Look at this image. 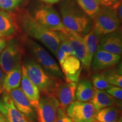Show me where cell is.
Masks as SVG:
<instances>
[{"label":"cell","mask_w":122,"mask_h":122,"mask_svg":"<svg viewBox=\"0 0 122 122\" xmlns=\"http://www.w3.org/2000/svg\"><path fill=\"white\" fill-rule=\"evenodd\" d=\"M41 1H43L44 2L47 3V4H53L58 3V2H59V1H61V0H41Z\"/></svg>","instance_id":"obj_35"},{"label":"cell","mask_w":122,"mask_h":122,"mask_svg":"<svg viewBox=\"0 0 122 122\" xmlns=\"http://www.w3.org/2000/svg\"><path fill=\"white\" fill-rule=\"evenodd\" d=\"M77 84L65 80L57 85L53 96L58 101L59 109L66 111L68 106L75 101Z\"/></svg>","instance_id":"obj_11"},{"label":"cell","mask_w":122,"mask_h":122,"mask_svg":"<svg viewBox=\"0 0 122 122\" xmlns=\"http://www.w3.org/2000/svg\"><path fill=\"white\" fill-rule=\"evenodd\" d=\"M23 41L26 44L35 61L41 66L44 70L57 79L65 80V76L59 65L51 55L41 45L31 38H24Z\"/></svg>","instance_id":"obj_4"},{"label":"cell","mask_w":122,"mask_h":122,"mask_svg":"<svg viewBox=\"0 0 122 122\" xmlns=\"http://www.w3.org/2000/svg\"><path fill=\"white\" fill-rule=\"evenodd\" d=\"M0 96V112L7 122H32L15 106L9 93L2 91Z\"/></svg>","instance_id":"obj_10"},{"label":"cell","mask_w":122,"mask_h":122,"mask_svg":"<svg viewBox=\"0 0 122 122\" xmlns=\"http://www.w3.org/2000/svg\"><path fill=\"white\" fill-rule=\"evenodd\" d=\"M38 23L53 31L65 33L66 28L57 12L50 6H44L35 11L32 15Z\"/></svg>","instance_id":"obj_7"},{"label":"cell","mask_w":122,"mask_h":122,"mask_svg":"<svg viewBox=\"0 0 122 122\" xmlns=\"http://www.w3.org/2000/svg\"><path fill=\"white\" fill-rule=\"evenodd\" d=\"M112 7L115 9L116 12H117V15H118L119 19L120 22H122V0L119 1L118 2H117L114 5L112 6Z\"/></svg>","instance_id":"obj_31"},{"label":"cell","mask_w":122,"mask_h":122,"mask_svg":"<svg viewBox=\"0 0 122 122\" xmlns=\"http://www.w3.org/2000/svg\"><path fill=\"white\" fill-rule=\"evenodd\" d=\"M119 101L114 98L105 90L98 89L94 88L93 96L91 100V103L93 105L96 110L111 106H119Z\"/></svg>","instance_id":"obj_19"},{"label":"cell","mask_w":122,"mask_h":122,"mask_svg":"<svg viewBox=\"0 0 122 122\" xmlns=\"http://www.w3.org/2000/svg\"><path fill=\"white\" fill-rule=\"evenodd\" d=\"M61 68L66 80L78 83L83 66L77 57L74 55L67 56L61 65Z\"/></svg>","instance_id":"obj_14"},{"label":"cell","mask_w":122,"mask_h":122,"mask_svg":"<svg viewBox=\"0 0 122 122\" xmlns=\"http://www.w3.org/2000/svg\"><path fill=\"white\" fill-rule=\"evenodd\" d=\"M5 75V74L3 72L2 68H1V66H0V84L1 85H2V83L3 81V80H4Z\"/></svg>","instance_id":"obj_36"},{"label":"cell","mask_w":122,"mask_h":122,"mask_svg":"<svg viewBox=\"0 0 122 122\" xmlns=\"http://www.w3.org/2000/svg\"><path fill=\"white\" fill-rule=\"evenodd\" d=\"M22 79V65L19 64L5 75L2 83V91L9 93L19 88Z\"/></svg>","instance_id":"obj_20"},{"label":"cell","mask_w":122,"mask_h":122,"mask_svg":"<svg viewBox=\"0 0 122 122\" xmlns=\"http://www.w3.org/2000/svg\"><path fill=\"white\" fill-rule=\"evenodd\" d=\"M15 17L6 11L0 10V37L9 40L19 31Z\"/></svg>","instance_id":"obj_17"},{"label":"cell","mask_w":122,"mask_h":122,"mask_svg":"<svg viewBox=\"0 0 122 122\" xmlns=\"http://www.w3.org/2000/svg\"><path fill=\"white\" fill-rule=\"evenodd\" d=\"M17 1H21V0H17Z\"/></svg>","instance_id":"obj_41"},{"label":"cell","mask_w":122,"mask_h":122,"mask_svg":"<svg viewBox=\"0 0 122 122\" xmlns=\"http://www.w3.org/2000/svg\"><path fill=\"white\" fill-rule=\"evenodd\" d=\"M19 26L27 36L39 41L56 56L60 43L59 32L53 31L38 23L27 11L23 10L15 18Z\"/></svg>","instance_id":"obj_1"},{"label":"cell","mask_w":122,"mask_h":122,"mask_svg":"<svg viewBox=\"0 0 122 122\" xmlns=\"http://www.w3.org/2000/svg\"><path fill=\"white\" fill-rule=\"evenodd\" d=\"M64 33L71 45L74 52V56L80 61L83 67L88 72H91V67L87 61L86 50L83 36L68 30Z\"/></svg>","instance_id":"obj_13"},{"label":"cell","mask_w":122,"mask_h":122,"mask_svg":"<svg viewBox=\"0 0 122 122\" xmlns=\"http://www.w3.org/2000/svg\"><path fill=\"white\" fill-rule=\"evenodd\" d=\"M97 110L91 102L75 101L66 109V114L73 122H93Z\"/></svg>","instance_id":"obj_9"},{"label":"cell","mask_w":122,"mask_h":122,"mask_svg":"<svg viewBox=\"0 0 122 122\" xmlns=\"http://www.w3.org/2000/svg\"><path fill=\"white\" fill-rule=\"evenodd\" d=\"M56 122H73L71 119L66 113V111L58 109Z\"/></svg>","instance_id":"obj_30"},{"label":"cell","mask_w":122,"mask_h":122,"mask_svg":"<svg viewBox=\"0 0 122 122\" xmlns=\"http://www.w3.org/2000/svg\"><path fill=\"white\" fill-rule=\"evenodd\" d=\"M118 106H109L97 110L95 120L100 122H117L121 117V110Z\"/></svg>","instance_id":"obj_23"},{"label":"cell","mask_w":122,"mask_h":122,"mask_svg":"<svg viewBox=\"0 0 122 122\" xmlns=\"http://www.w3.org/2000/svg\"><path fill=\"white\" fill-rule=\"evenodd\" d=\"M107 93L111 95L114 98L119 101L122 100V88L118 86L111 85L110 87L105 90Z\"/></svg>","instance_id":"obj_29"},{"label":"cell","mask_w":122,"mask_h":122,"mask_svg":"<svg viewBox=\"0 0 122 122\" xmlns=\"http://www.w3.org/2000/svg\"><path fill=\"white\" fill-rule=\"evenodd\" d=\"M76 2L92 19L100 10L101 6L97 0H75Z\"/></svg>","instance_id":"obj_25"},{"label":"cell","mask_w":122,"mask_h":122,"mask_svg":"<svg viewBox=\"0 0 122 122\" xmlns=\"http://www.w3.org/2000/svg\"><path fill=\"white\" fill-rule=\"evenodd\" d=\"M121 22L112 6H102L92 18V28L101 38L118 30Z\"/></svg>","instance_id":"obj_5"},{"label":"cell","mask_w":122,"mask_h":122,"mask_svg":"<svg viewBox=\"0 0 122 122\" xmlns=\"http://www.w3.org/2000/svg\"><path fill=\"white\" fill-rule=\"evenodd\" d=\"M93 122H100L98 121V120H94V121Z\"/></svg>","instance_id":"obj_40"},{"label":"cell","mask_w":122,"mask_h":122,"mask_svg":"<svg viewBox=\"0 0 122 122\" xmlns=\"http://www.w3.org/2000/svg\"><path fill=\"white\" fill-rule=\"evenodd\" d=\"M97 1H98L100 6L110 7L112 6V5L118 2L120 0H97Z\"/></svg>","instance_id":"obj_33"},{"label":"cell","mask_w":122,"mask_h":122,"mask_svg":"<svg viewBox=\"0 0 122 122\" xmlns=\"http://www.w3.org/2000/svg\"><path fill=\"white\" fill-rule=\"evenodd\" d=\"M77 83L76 89V100L81 102L91 101L94 92V87L92 82L83 79Z\"/></svg>","instance_id":"obj_22"},{"label":"cell","mask_w":122,"mask_h":122,"mask_svg":"<svg viewBox=\"0 0 122 122\" xmlns=\"http://www.w3.org/2000/svg\"><path fill=\"white\" fill-rule=\"evenodd\" d=\"M67 55L66 54V53L64 52L63 50L61 49L59 47H58V49L57 51L56 57H57L58 60V62L60 66L63 63V62H64V61H65L66 58L67 57Z\"/></svg>","instance_id":"obj_32"},{"label":"cell","mask_w":122,"mask_h":122,"mask_svg":"<svg viewBox=\"0 0 122 122\" xmlns=\"http://www.w3.org/2000/svg\"><path fill=\"white\" fill-rule=\"evenodd\" d=\"M59 102L56 97L44 95L40 97L39 104L35 109L37 122H56Z\"/></svg>","instance_id":"obj_8"},{"label":"cell","mask_w":122,"mask_h":122,"mask_svg":"<svg viewBox=\"0 0 122 122\" xmlns=\"http://www.w3.org/2000/svg\"><path fill=\"white\" fill-rule=\"evenodd\" d=\"M97 49L121 56L122 40L120 33L117 30L103 36L101 39Z\"/></svg>","instance_id":"obj_18"},{"label":"cell","mask_w":122,"mask_h":122,"mask_svg":"<svg viewBox=\"0 0 122 122\" xmlns=\"http://www.w3.org/2000/svg\"><path fill=\"white\" fill-rule=\"evenodd\" d=\"M2 92V85L0 84V96L1 95V93Z\"/></svg>","instance_id":"obj_38"},{"label":"cell","mask_w":122,"mask_h":122,"mask_svg":"<svg viewBox=\"0 0 122 122\" xmlns=\"http://www.w3.org/2000/svg\"><path fill=\"white\" fill-rule=\"evenodd\" d=\"M120 56L97 49L91 63V71L100 72L115 66L120 62Z\"/></svg>","instance_id":"obj_12"},{"label":"cell","mask_w":122,"mask_h":122,"mask_svg":"<svg viewBox=\"0 0 122 122\" xmlns=\"http://www.w3.org/2000/svg\"><path fill=\"white\" fill-rule=\"evenodd\" d=\"M83 39L86 48L87 61L91 67L93 58L97 51V47L101 38L97 35L92 28L89 32L83 36Z\"/></svg>","instance_id":"obj_21"},{"label":"cell","mask_w":122,"mask_h":122,"mask_svg":"<svg viewBox=\"0 0 122 122\" xmlns=\"http://www.w3.org/2000/svg\"><path fill=\"white\" fill-rule=\"evenodd\" d=\"M20 84L21 89L35 109L39 104L41 97L40 91L37 86L29 79L24 65H22V79Z\"/></svg>","instance_id":"obj_16"},{"label":"cell","mask_w":122,"mask_h":122,"mask_svg":"<svg viewBox=\"0 0 122 122\" xmlns=\"http://www.w3.org/2000/svg\"><path fill=\"white\" fill-rule=\"evenodd\" d=\"M117 122H122V117L119 118V119L118 120V121Z\"/></svg>","instance_id":"obj_39"},{"label":"cell","mask_w":122,"mask_h":122,"mask_svg":"<svg viewBox=\"0 0 122 122\" xmlns=\"http://www.w3.org/2000/svg\"><path fill=\"white\" fill-rule=\"evenodd\" d=\"M0 122H7L5 117L3 116L2 114L0 112Z\"/></svg>","instance_id":"obj_37"},{"label":"cell","mask_w":122,"mask_h":122,"mask_svg":"<svg viewBox=\"0 0 122 122\" xmlns=\"http://www.w3.org/2000/svg\"><path fill=\"white\" fill-rule=\"evenodd\" d=\"M15 107L23 114L26 115L32 122L36 120L35 109L20 88H18L9 92Z\"/></svg>","instance_id":"obj_15"},{"label":"cell","mask_w":122,"mask_h":122,"mask_svg":"<svg viewBox=\"0 0 122 122\" xmlns=\"http://www.w3.org/2000/svg\"><path fill=\"white\" fill-rule=\"evenodd\" d=\"M91 80L94 87L98 89L106 90L111 86L107 83L101 71L93 72L91 76Z\"/></svg>","instance_id":"obj_26"},{"label":"cell","mask_w":122,"mask_h":122,"mask_svg":"<svg viewBox=\"0 0 122 122\" xmlns=\"http://www.w3.org/2000/svg\"><path fill=\"white\" fill-rule=\"evenodd\" d=\"M20 2L17 0H0V9L2 11H10L16 8Z\"/></svg>","instance_id":"obj_28"},{"label":"cell","mask_w":122,"mask_h":122,"mask_svg":"<svg viewBox=\"0 0 122 122\" xmlns=\"http://www.w3.org/2000/svg\"><path fill=\"white\" fill-rule=\"evenodd\" d=\"M59 33H60V43H59V47L68 56L74 55V52H73L71 45L65 33L62 32H59Z\"/></svg>","instance_id":"obj_27"},{"label":"cell","mask_w":122,"mask_h":122,"mask_svg":"<svg viewBox=\"0 0 122 122\" xmlns=\"http://www.w3.org/2000/svg\"><path fill=\"white\" fill-rule=\"evenodd\" d=\"M29 79L39 88L43 95L53 96L57 85L62 80L49 74L41 66L30 58L23 64Z\"/></svg>","instance_id":"obj_3"},{"label":"cell","mask_w":122,"mask_h":122,"mask_svg":"<svg viewBox=\"0 0 122 122\" xmlns=\"http://www.w3.org/2000/svg\"><path fill=\"white\" fill-rule=\"evenodd\" d=\"M6 46L0 54V66L5 74L21 64L22 58L24 54L22 45L13 38L8 40Z\"/></svg>","instance_id":"obj_6"},{"label":"cell","mask_w":122,"mask_h":122,"mask_svg":"<svg viewBox=\"0 0 122 122\" xmlns=\"http://www.w3.org/2000/svg\"><path fill=\"white\" fill-rule=\"evenodd\" d=\"M62 23L67 30L84 36L92 28V19L75 0H63L60 5Z\"/></svg>","instance_id":"obj_2"},{"label":"cell","mask_w":122,"mask_h":122,"mask_svg":"<svg viewBox=\"0 0 122 122\" xmlns=\"http://www.w3.org/2000/svg\"><path fill=\"white\" fill-rule=\"evenodd\" d=\"M122 65H119L115 67V66L103 71H101L104 76L107 83L111 85L122 88Z\"/></svg>","instance_id":"obj_24"},{"label":"cell","mask_w":122,"mask_h":122,"mask_svg":"<svg viewBox=\"0 0 122 122\" xmlns=\"http://www.w3.org/2000/svg\"><path fill=\"white\" fill-rule=\"evenodd\" d=\"M6 40L4 39V38L0 37V54L2 52V51L6 47Z\"/></svg>","instance_id":"obj_34"}]
</instances>
